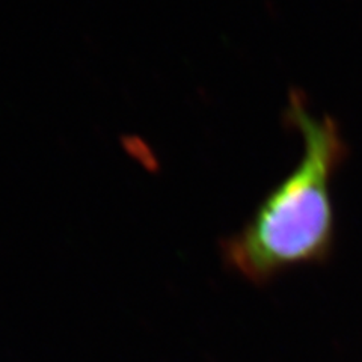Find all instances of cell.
<instances>
[{
	"instance_id": "2",
	"label": "cell",
	"mask_w": 362,
	"mask_h": 362,
	"mask_svg": "<svg viewBox=\"0 0 362 362\" xmlns=\"http://www.w3.org/2000/svg\"><path fill=\"white\" fill-rule=\"evenodd\" d=\"M121 150L124 151L132 162L139 165L146 173L158 171V160L151 148V145L146 142L139 134L126 133L119 139Z\"/></svg>"
},
{
	"instance_id": "1",
	"label": "cell",
	"mask_w": 362,
	"mask_h": 362,
	"mask_svg": "<svg viewBox=\"0 0 362 362\" xmlns=\"http://www.w3.org/2000/svg\"><path fill=\"white\" fill-rule=\"evenodd\" d=\"M288 115L303 139L300 162L226 249L230 263L254 281L313 262L332 242L331 180L344 144L335 124L313 117L300 97H291Z\"/></svg>"
}]
</instances>
